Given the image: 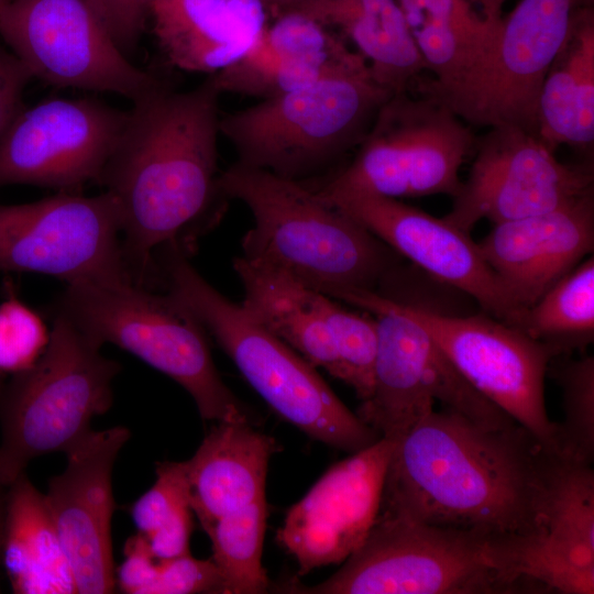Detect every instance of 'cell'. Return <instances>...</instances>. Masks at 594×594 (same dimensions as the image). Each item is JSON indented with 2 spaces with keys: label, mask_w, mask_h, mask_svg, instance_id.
Returning <instances> with one entry per match:
<instances>
[{
  "label": "cell",
  "mask_w": 594,
  "mask_h": 594,
  "mask_svg": "<svg viewBox=\"0 0 594 594\" xmlns=\"http://www.w3.org/2000/svg\"><path fill=\"white\" fill-rule=\"evenodd\" d=\"M212 75L175 91L166 84L133 102L99 182L116 200L135 285L160 283L156 257L194 251L218 187L219 97Z\"/></svg>",
  "instance_id": "cell-1"
},
{
  "label": "cell",
  "mask_w": 594,
  "mask_h": 594,
  "mask_svg": "<svg viewBox=\"0 0 594 594\" xmlns=\"http://www.w3.org/2000/svg\"><path fill=\"white\" fill-rule=\"evenodd\" d=\"M521 425L435 409L395 440L378 514L488 537L538 524L551 455Z\"/></svg>",
  "instance_id": "cell-2"
},
{
  "label": "cell",
  "mask_w": 594,
  "mask_h": 594,
  "mask_svg": "<svg viewBox=\"0 0 594 594\" xmlns=\"http://www.w3.org/2000/svg\"><path fill=\"white\" fill-rule=\"evenodd\" d=\"M218 187L252 213L243 257L341 301L391 282L394 251L305 183L235 162L219 174Z\"/></svg>",
  "instance_id": "cell-3"
},
{
  "label": "cell",
  "mask_w": 594,
  "mask_h": 594,
  "mask_svg": "<svg viewBox=\"0 0 594 594\" xmlns=\"http://www.w3.org/2000/svg\"><path fill=\"white\" fill-rule=\"evenodd\" d=\"M189 257L178 250L163 252L157 260L161 284L197 317L278 416L310 438L350 453L382 438L339 399L311 363L218 292Z\"/></svg>",
  "instance_id": "cell-4"
},
{
  "label": "cell",
  "mask_w": 594,
  "mask_h": 594,
  "mask_svg": "<svg viewBox=\"0 0 594 594\" xmlns=\"http://www.w3.org/2000/svg\"><path fill=\"white\" fill-rule=\"evenodd\" d=\"M48 344L26 371L0 388V484L9 486L35 458L66 452L113 399L120 364L65 314L52 308Z\"/></svg>",
  "instance_id": "cell-5"
},
{
  "label": "cell",
  "mask_w": 594,
  "mask_h": 594,
  "mask_svg": "<svg viewBox=\"0 0 594 594\" xmlns=\"http://www.w3.org/2000/svg\"><path fill=\"white\" fill-rule=\"evenodd\" d=\"M52 308L100 345L114 344L174 380L193 397L202 419L249 422L213 363L206 329L169 293L132 283H73Z\"/></svg>",
  "instance_id": "cell-6"
},
{
  "label": "cell",
  "mask_w": 594,
  "mask_h": 594,
  "mask_svg": "<svg viewBox=\"0 0 594 594\" xmlns=\"http://www.w3.org/2000/svg\"><path fill=\"white\" fill-rule=\"evenodd\" d=\"M388 89L370 68L329 75L220 117L238 163L304 183L359 146Z\"/></svg>",
  "instance_id": "cell-7"
},
{
  "label": "cell",
  "mask_w": 594,
  "mask_h": 594,
  "mask_svg": "<svg viewBox=\"0 0 594 594\" xmlns=\"http://www.w3.org/2000/svg\"><path fill=\"white\" fill-rule=\"evenodd\" d=\"M330 578L295 594H495L520 587L498 568L490 537L378 514L362 544Z\"/></svg>",
  "instance_id": "cell-8"
},
{
  "label": "cell",
  "mask_w": 594,
  "mask_h": 594,
  "mask_svg": "<svg viewBox=\"0 0 594 594\" xmlns=\"http://www.w3.org/2000/svg\"><path fill=\"white\" fill-rule=\"evenodd\" d=\"M474 146L472 131L444 102L426 92H395L378 109L351 163L316 189L394 199L454 197L462 185L460 168Z\"/></svg>",
  "instance_id": "cell-9"
},
{
  "label": "cell",
  "mask_w": 594,
  "mask_h": 594,
  "mask_svg": "<svg viewBox=\"0 0 594 594\" xmlns=\"http://www.w3.org/2000/svg\"><path fill=\"white\" fill-rule=\"evenodd\" d=\"M343 302L376 321L373 387L356 415L382 438L397 440L429 415L437 400L480 425L492 426L502 419V410L459 372L389 295L358 292Z\"/></svg>",
  "instance_id": "cell-10"
},
{
  "label": "cell",
  "mask_w": 594,
  "mask_h": 594,
  "mask_svg": "<svg viewBox=\"0 0 594 594\" xmlns=\"http://www.w3.org/2000/svg\"><path fill=\"white\" fill-rule=\"evenodd\" d=\"M0 272L45 274L66 284H134L124 258L113 197L61 191L0 204Z\"/></svg>",
  "instance_id": "cell-11"
},
{
  "label": "cell",
  "mask_w": 594,
  "mask_h": 594,
  "mask_svg": "<svg viewBox=\"0 0 594 594\" xmlns=\"http://www.w3.org/2000/svg\"><path fill=\"white\" fill-rule=\"evenodd\" d=\"M0 34L34 77L55 87L135 102L165 85L128 59L86 0H11L0 12Z\"/></svg>",
  "instance_id": "cell-12"
},
{
  "label": "cell",
  "mask_w": 594,
  "mask_h": 594,
  "mask_svg": "<svg viewBox=\"0 0 594 594\" xmlns=\"http://www.w3.org/2000/svg\"><path fill=\"white\" fill-rule=\"evenodd\" d=\"M389 296L481 394L556 452V422L544 400V378L556 355L547 345L490 315H446Z\"/></svg>",
  "instance_id": "cell-13"
},
{
  "label": "cell",
  "mask_w": 594,
  "mask_h": 594,
  "mask_svg": "<svg viewBox=\"0 0 594 594\" xmlns=\"http://www.w3.org/2000/svg\"><path fill=\"white\" fill-rule=\"evenodd\" d=\"M576 8V0H520L503 15L484 62L457 88L436 98L464 122L513 125L537 134L540 89Z\"/></svg>",
  "instance_id": "cell-14"
},
{
  "label": "cell",
  "mask_w": 594,
  "mask_h": 594,
  "mask_svg": "<svg viewBox=\"0 0 594 594\" xmlns=\"http://www.w3.org/2000/svg\"><path fill=\"white\" fill-rule=\"evenodd\" d=\"M469 177L443 218L469 232L569 205L593 194V173L561 163L537 134L513 125L493 127L477 142Z\"/></svg>",
  "instance_id": "cell-15"
},
{
  "label": "cell",
  "mask_w": 594,
  "mask_h": 594,
  "mask_svg": "<svg viewBox=\"0 0 594 594\" xmlns=\"http://www.w3.org/2000/svg\"><path fill=\"white\" fill-rule=\"evenodd\" d=\"M498 568L522 590L594 593V471L551 452L537 526L491 537Z\"/></svg>",
  "instance_id": "cell-16"
},
{
  "label": "cell",
  "mask_w": 594,
  "mask_h": 594,
  "mask_svg": "<svg viewBox=\"0 0 594 594\" xmlns=\"http://www.w3.org/2000/svg\"><path fill=\"white\" fill-rule=\"evenodd\" d=\"M127 118L94 99L56 98L24 109L0 138V186L75 193L99 182Z\"/></svg>",
  "instance_id": "cell-17"
},
{
  "label": "cell",
  "mask_w": 594,
  "mask_h": 594,
  "mask_svg": "<svg viewBox=\"0 0 594 594\" xmlns=\"http://www.w3.org/2000/svg\"><path fill=\"white\" fill-rule=\"evenodd\" d=\"M312 189L435 279L471 296L487 315L520 327L525 310L509 297L469 232L398 199Z\"/></svg>",
  "instance_id": "cell-18"
},
{
  "label": "cell",
  "mask_w": 594,
  "mask_h": 594,
  "mask_svg": "<svg viewBox=\"0 0 594 594\" xmlns=\"http://www.w3.org/2000/svg\"><path fill=\"white\" fill-rule=\"evenodd\" d=\"M394 444L381 438L351 453L288 509L276 540L298 563L297 575L339 564L362 544L380 512Z\"/></svg>",
  "instance_id": "cell-19"
},
{
  "label": "cell",
  "mask_w": 594,
  "mask_h": 594,
  "mask_svg": "<svg viewBox=\"0 0 594 594\" xmlns=\"http://www.w3.org/2000/svg\"><path fill=\"white\" fill-rule=\"evenodd\" d=\"M129 439L130 430L123 426L90 430L65 452V470L50 479L45 496L77 593L105 594L116 588L111 477Z\"/></svg>",
  "instance_id": "cell-20"
},
{
  "label": "cell",
  "mask_w": 594,
  "mask_h": 594,
  "mask_svg": "<svg viewBox=\"0 0 594 594\" xmlns=\"http://www.w3.org/2000/svg\"><path fill=\"white\" fill-rule=\"evenodd\" d=\"M477 245L509 297L526 310L593 252V194L548 212L494 223Z\"/></svg>",
  "instance_id": "cell-21"
},
{
  "label": "cell",
  "mask_w": 594,
  "mask_h": 594,
  "mask_svg": "<svg viewBox=\"0 0 594 594\" xmlns=\"http://www.w3.org/2000/svg\"><path fill=\"white\" fill-rule=\"evenodd\" d=\"M366 67V61L329 28L292 11L274 18L239 59L212 77L221 92L262 100Z\"/></svg>",
  "instance_id": "cell-22"
},
{
  "label": "cell",
  "mask_w": 594,
  "mask_h": 594,
  "mask_svg": "<svg viewBox=\"0 0 594 594\" xmlns=\"http://www.w3.org/2000/svg\"><path fill=\"white\" fill-rule=\"evenodd\" d=\"M148 15L166 59L208 75L239 59L267 24L261 0H152Z\"/></svg>",
  "instance_id": "cell-23"
},
{
  "label": "cell",
  "mask_w": 594,
  "mask_h": 594,
  "mask_svg": "<svg viewBox=\"0 0 594 594\" xmlns=\"http://www.w3.org/2000/svg\"><path fill=\"white\" fill-rule=\"evenodd\" d=\"M413 40L435 78L424 92L457 88L490 54L502 23L496 0H398Z\"/></svg>",
  "instance_id": "cell-24"
},
{
  "label": "cell",
  "mask_w": 594,
  "mask_h": 594,
  "mask_svg": "<svg viewBox=\"0 0 594 594\" xmlns=\"http://www.w3.org/2000/svg\"><path fill=\"white\" fill-rule=\"evenodd\" d=\"M275 440L250 422H217L186 461L193 513L207 531L219 518L265 497Z\"/></svg>",
  "instance_id": "cell-25"
},
{
  "label": "cell",
  "mask_w": 594,
  "mask_h": 594,
  "mask_svg": "<svg viewBox=\"0 0 594 594\" xmlns=\"http://www.w3.org/2000/svg\"><path fill=\"white\" fill-rule=\"evenodd\" d=\"M233 268L243 287L244 309L315 367L341 381L337 349L321 314L322 294L242 255L234 258Z\"/></svg>",
  "instance_id": "cell-26"
},
{
  "label": "cell",
  "mask_w": 594,
  "mask_h": 594,
  "mask_svg": "<svg viewBox=\"0 0 594 594\" xmlns=\"http://www.w3.org/2000/svg\"><path fill=\"white\" fill-rule=\"evenodd\" d=\"M294 11L340 30L393 94L408 90L426 69L398 0H307Z\"/></svg>",
  "instance_id": "cell-27"
},
{
  "label": "cell",
  "mask_w": 594,
  "mask_h": 594,
  "mask_svg": "<svg viewBox=\"0 0 594 594\" xmlns=\"http://www.w3.org/2000/svg\"><path fill=\"white\" fill-rule=\"evenodd\" d=\"M8 487L1 560L13 593H77L45 494L24 472Z\"/></svg>",
  "instance_id": "cell-28"
},
{
  "label": "cell",
  "mask_w": 594,
  "mask_h": 594,
  "mask_svg": "<svg viewBox=\"0 0 594 594\" xmlns=\"http://www.w3.org/2000/svg\"><path fill=\"white\" fill-rule=\"evenodd\" d=\"M537 135L552 150L590 151L594 141V13L576 8L565 41L543 79Z\"/></svg>",
  "instance_id": "cell-29"
},
{
  "label": "cell",
  "mask_w": 594,
  "mask_h": 594,
  "mask_svg": "<svg viewBox=\"0 0 594 594\" xmlns=\"http://www.w3.org/2000/svg\"><path fill=\"white\" fill-rule=\"evenodd\" d=\"M561 355L582 350L594 340V258L580 262L522 316L519 327Z\"/></svg>",
  "instance_id": "cell-30"
},
{
  "label": "cell",
  "mask_w": 594,
  "mask_h": 594,
  "mask_svg": "<svg viewBox=\"0 0 594 594\" xmlns=\"http://www.w3.org/2000/svg\"><path fill=\"white\" fill-rule=\"evenodd\" d=\"M130 514L156 559L190 553L194 513L186 461L157 463L153 486L132 504Z\"/></svg>",
  "instance_id": "cell-31"
},
{
  "label": "cell",
  "mask_w": 594,
  "mask_h": 594,
  "mask_svg": "<svg viewBox=\"0 0 594 594\" xmlns=\"http://www.w3.org/2000/svg\"><path fill=\"white\" fill-rule=\"evenodd\" d=\"M265 497L219 518L207 531L223 594H262L271 586L262 564Z\"/></svg>",
  "instance_id": "cell-32"
},
{
  "label": "cell",
  "mask_w": 594,
  "mask_h": 594,
  "mask_svg": "<svg viewBox=\"0 0 594 594\" xmlns=\"http://www.w3.org/2000/svg\"><path fill=\"white\" fill-rule=\"evenodd\" d=\"M553 376L562 391L563 420L556 422V453L594 461V358L559 363Z\"/></svg>",
  "instance_id": "cell-33"
},
{
  "label": "cell",
  "mask_w": 594,
  "mask_h": 594,
  "mask_svg": "<svg viewBox=\"0 0 594 594\" xmlns=\"http://www.w3.org/2000/svg\"><path fill=\"white\" fill-rule=\"evenodd\" d=\"M320 308L337 349L341 381L354 389L361 402L365 400L373 387L376 321L372 315L351 311L323 294Z\"/></svg>",
  "instance_id": "cell-34"
},
{
  "label": "cell",
  "mask_w": 594,
  "mask_h": 594,
  "mask_svg": "<svg viewBox=\"0 0 594 594\" xmlns=\"http://www.w3.org/2000/svg\"><path fill=\"white\" fill-rule=\"evenodd\" d=\"M50 334L41 316L15 296L0 302V372L13 375L32 367Z\"/></svg>",
  "instance_id": "cell-35"
},
{
  "label": "cell",
  "mask_w": 594,
  "mask_h": 594,
  "mask_svg": "<svg viewBox=\"0 0 594 594\" xmlns=\"http://www.w3.org/2000/svg\"><path fill=\"white\" fill-rule=\"evenodd\" d=\"M222 593L223 582L212 559L200 560L190 553L160 560L150 594Z\"/></svg>",
  "instance_id": "cell-36"
},
{
  "label": "cell",
  "mask_w": 594,
  "mask_h": 594,
  "mask_svg": "<svg viewBox=\"0 0 594 594\" xmlns=\"http://www.w3.org/2000/svg\"><path fill=\"white\" fill-rule=\"evenodd\" d=\"M127 55L135 48L152 0H86Z\"/></svg>",
  "instance_id": "cell-37"
},
{
  "label": "cell",
  "mask_w": 594,
  "mask_h": 594,
  "mask_svg": "<svg viewBox=\"0 0 594 594\" xmlns=\"http://www.w3.org/2000/svg\"><path fill=\"white\" fill-rule=\"evenodd\" d=\"M158 564L145 537L138 532L124 544V561L117 571L116 583L123 593L150 594Z\"/></svg>",
  "instance_id": "cell-38"
},
{
  "label": "cell",
  "mask_w": 594,
  "mask_h": 594,
  "mask_svg": "<svg viewBox=\"0 0 594 594\" xmlns=\"http://www.w3.org/2000/svg\"><path fill=\"white\" fill-rule=\"evenodd\" d=\"M32 78V70L20 57L0 46V138L25 109L23 91Z\"/></svg>",
  "instance_id": "cell-39"
},
{
  "label": "cell",
  "mask_w": 594,
  "mask_h": 594,
  "mask_svg": "<svg viewBox=\"0 0 594 594\" xmlns=\"http://www.w3.org/2000/svg\"><path fill=\"white\" fill-rule=\"evenodd\" d=\"M273 18L296 10L307 0H261Z\"/></svg>",
  "instance_id": "cell-40"
},
{
  "label": "cell",
  "mask_w": 594,
  "mask_h": 594,
  "mask_svg": "<svg viewBox=\"0 0 594 594\" xmlns=\"http://www.w3.org/2000/svg\"><path fill=\"white\" fill-rule=\"evenodd\" d=\"M4 486L0 484V561L2 552L3 528H4V512H6V494L3 493Z\"/></svg>",
  "instance_id": "cell-41"
},
{
  "label": "cell",
  "mask_w": 594,
  "mask_h": 594,
  "mask_svg": "<svg viewBox=\"0 0 594 594\" xmlns=\"http://www.w3.org/2000/svg\"><path fill=\"white\" fill-rule=\"evenodd\" d=\"M6 377H7V374L0 372V388L3 385V383L6 382Z\"/></svg>",
  "instance_id": "cell-42"
},
{
  "label": "cell",
  "mask_w": 594,
  "mask_h": 594,
  "mask_svg": "<svg viewBox=\"0 0 594 594\" xmlns=\"http://www.w3.org/2000/svg\"><path fill=\"white\" fill-rule=\"evenodd\" d=\"M7 3H8V2H7ZM7 3L0 1V12H1L2 8H3Z\"/></svg>",
  "instance_id": "cell-43"
},
{
  "label": "cell",
  "mask_w": 594,
  "mask_h": 594,
  "mask_svg": "<svg viewBox=\"0 0 594 594\" xmlns=\"http://www.w3.org/2000/svg\"><path fill=\"white\" fill-rule=\"evenodd\" d=\"M496 1H497L498 3H501L502 6H504V2H505L506 0H496Z\"/></svg>",
  "instance_id": "cell-44"
},
{
  "label": "cell",
  "mask_w": 594,
  "mask_h": 594,
  "mask_svg": "<svg viewBox=\"0 0 594 594\" xmlns=\"http://www.w3.org/2000/svg\"><path fill=\"white\" fill-rule=\"evenodd\" d=\"M0 1H2V2L7 3V2H9V1H11V0H0Z\"/></svg>",
  "instance_id": "cell-45"
}]
</instances>
